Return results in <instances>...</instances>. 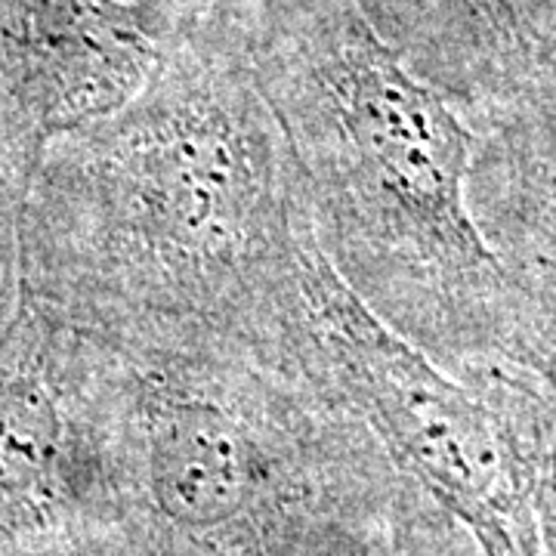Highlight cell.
Wrapping results in <instances>:
<instances>
[{
	"mask_svg": "<svg viewBox=\"0 0 556 556\" xmlns=\"http://www.w3.org/2000/svg\"><path fill=\"white\" fill-rule=\"evenodd\" d=\"M309 229L281 127L207 3L164 31L134 100L50 149L13 219L16 281L109 346H244L318 371Z\"/></svg>",
	"mask_w": 556,
	"mask_h": 556,
	"instance_id": "1",
	"label": "cell"
},
{
	"mask_svg": "<svg viewBox=\"0 0 556 556\" xmlns=\"http://www.w3.org/2000/svg\"><path fill=\"white\" fill-rule=\"evenodd\" d=\"M356 298L457 380L526 368L556 325L470 207L477 130L358 0H214Z\"/></svg>",
	"mask_w": 556,
	"mask_h": 556,
	"instance_id": "2",
	"label": "cell"
},
{
	"mask_svg": "<svg viewBox=\"0 0 556 556\" xmlns=\"http://www.w3.org/2000/svg\"><path fill=\"white\" fill-rule=\"evenodd\" d=\"M93 343L127 510L179 554H358L412 489L318 371L244 346Z\"/></svg>",
	"mask_w": 556,
	"mask_h": 556,
	"instance_id": "3",
	"label": "cell"
},
{
	"mask_svg": "<svg viewBox=\"0 0 556 556\" xmlns=\"http://www.w3.org/2000/svg\"><path fill=\"white\" fill-rule=\"evenodd\" d=\"M300 294L321 375L399 473L457 519L482 556H544L535 467L514 412L383 325L340 278L316 226L300 257Z\"/></svg>",
	"mask_w": 556,
	"mask_h": 556,
	"instance_id": "4",
	"label": "cell"
},
{
	"mask_svg": "<svg viewBox=\"0 0 556 556\" xmlns=\"http://www.w3.org/2000/svg\"><path fill=\"white\" fill-rule=\"evenodd\" d=\"M127 519L97 343L16 281L0 328V551L43 554Z\"/></svg>",
	"mask_w": 556,
	"mask_h": 556,
	"instance_id": "5",
	"label": "cell"
},
{
	"mask_svg": "<svg viewBox=\"0 0 556 556\" xmlns=\"http://www.w3.org/2000/svg\"><path fill=\"white\" fill-rule=\"evenodd\" d=\"M161 43L155 13L134 0H0V186L13 219L53 142L134 100Z\"/></svg>",
	"mask_w": 556,
	"mask_h": 556,
	"instance_id": "6",
	"label": "cell"
},
{
	"mask_svg": "<svg viewBox=\"0 0 556 556\" xmlns=\"http://www.w3.org/2000/svg\"><path fill=\"white\" fill-rule=\"evenodd\" d=\"M408 68L489 121L554 78V56L522 0H358Z\"/></svg>",
	"mask_w": 556,
	"mask_h": 556,
	"instance_id": "7",
	"label": "cell"
},
{
	"mask_svg": "<svg viewBox=\"0 0 556 556\" xmlns=\"http://www.w3.org/2000/svg\"><path fill=\"white\" fill-rule=\"evenodd\" d=\"M467 192L507 276L556 325V80L479 127Z\"/></svg>",
	"mask_w": 556,
	"mask_h": 556,
	"instance_id": "8",
	"label": "cell"
},
{
	"mask_svg": "<svg viewBox=\"0 0 556 556\" xmlns=\"http://www.w3.org/2000/svg\"><path fill=\"white\" fill-rule=\"evenodd\" d=\"M495 393L519 420L529 455L535 467V510L538 532H541V554L556 556V396H551L535 380L504 375V378L477 380Z\"/></svg>",
	"mask_w": 556,
	"mask_h": 556,
	"instance_id": "9",
	"label": "cell"
},
{
	"mask_svg": "<svg viewBox=\"0 0 556 556\" xmlns=\"http://www.w3.org/2000/svg\"><path fill=\"white\" fill-rule=\"evenodd\" d=\"M529 378L535 380L538 387H544L547 393H554L556 396V331L551 343H547V350H544V356L538 358L535 365L529 368Z\"/></svg>",
	"mask_w": 556,
	"mask_h": 556,
	"instance_id": "10",
	"label": "cell"
},
{
	"mask_svg": "<svg viewBox=\"0 0 556 556\" xmlns=\"http://www.w3.org/2000/svg\"><path fill=\"white\" fill-rule=\"evenodd\" d=\"M350 556H368V554H365V551H358V554H350Z\"/></svg>",
	"mask_w": 556,
	"mask_h": 556,
	"instance_id": "11",
	"label": "cell"
}]
</instances>
